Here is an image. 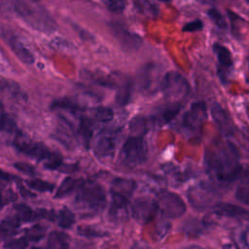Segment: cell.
<instances>
[{
	"mask_svg": "<svg viewBox=\"0 0 249 249\" xmlns=\"http://www.w3.org/2000/svg\"><path fill=\"white\" fill-rule=\"evenodd\" d=\"M211 115L219 131L224 136L232 137L234 135V124L229 113L219 103H213L211 106Z\"/></svg>",
	"mask_w": 249,
	"mask_h": 249,
	"instance_id": "13",
	"label": "cell"
},
{
	"mask_svg": "<svg viewBox=\"0 0 249 249\" xmlns=\"http://www.w3.org/2000/svg\"><path fill=\"white\" fill-rule=\"evenodd\" d=\"M208 16L215 22V24H217L219 27L226 26V20H225L224 17L218 11L211 9L210 11H208Z\"/></svg>",
	"mask_w": 249,
	"mask_h": 249,
	"instance_id": "42",
	"label": "cell"
},
{
	"mask_svg": "<svg viewBox=\"0 0 249 249\" xmlns=\"http://www.w3.org/2000/svg\"><path fill=\"white\" fill-rule=\"evenodd\" d=\"M238 178L242 181V183L244 185H249V165L246 167H242V165H241V169H240Z\"/></svg>",
	"mask_w": 249,
	"mask_h": 249,
	"instance_id": "46",
	"label": "cell"
},
{
	"mask_svg": "<svg viewBox=\"0 0 249 249\" xmlns=\"http://www.w3.org/2000/svg\"><path fill=\"white\" fill-rule=\"evenodd\" d=\"M58 249H69L68 245H63V246H60Z\"/></svg>",
	"mask_w": 249,
	"mask_h": 249,
	"instance_id": "54",
	"label": "cell"
},
{
	"mask_svg": "<svg viewBox=\"0 0 249 249\" xmlns=\"http://www.w3.org/2000/svg\"><path fill=\"white\" fill-rule=\"evenodd\" d=\"M160 87L165 97L176 101L184 98L190 90L189 84L185 77L176 71L167 72L162 77Z\"/></svg>",
	"mask_w": 249,
	"mask_h": 249,
	"instance_id": "8",
	"label": "cell"
},
{
	"mask_svg": "<svg viewBox=\"0 0 249 249\" xmlns=\"http://www.w3.org/2000/svg\"><path fill=\"white\" fill-rule=\"evenodd\" d=\"M14 167L16 169H18V171L22 172V173H25L27 175H34L36 173V170L34 168V166L30 165L29 163H26V162H16L14 163Z\"/></svg>",
	"mask_w": 249,
	"mask_h": 249,
	"instance_id": "43",
	"label": "cell"
},
{
	"mask_svg": "<svg viewBox=\"0 0 249 249\" xmlns=\"http://www.w3.org/2000/svg\"><path fill=\"white\" fill-rule=\"evenodd\" d=\"M154 73H155V66L153 64L146 65L142 69L141 75H140V84L142 88L149 89L151 87V85L153 84Z\"/></svg>",
	"mask_w": 249,
	"mask_h": 249,
	"instance_id": "32",
	"label": "cell"
},
{
	"mask_svg": "<svg viewBox=\"0 0 249 249\" xmlns=\"http://www.w3.org/2000/svg\"><path fill=\"white\" fill-rule=\"evenodd\" d=\"M20 193L23 195V196H34V194H32L31 192L27 191L25 188L23 187H20Z\"/></svg>",
	"mask_w": 249,
	"mask_h": 249,
	"instance_id": "50",
	"label": "cell"
},
{
	"mask_svg": "<svg viewBox=\"0 0 249 249\" xmlns=\"http://www.w3.org/2000/svg\"><path fill=\"white\" fill-rule=\"evenodd\" d=\"M28 244V241L22 236L19 238H14L5 243L6 249H24Z\"/></svg>",
	"mask_w": 249,
	"mask_h": 249,
	"instance_id": "40",
	"label": "cell"
},
{
	"mask_svg": "<svg viewBox=\"0 0 249 249\" xmlns=\"http://www.w3.org/2000/svg\"><path fill=\"white\" fill-rule=\"evenodd\" d=\"M46 233V228L41 225H35L25 230L23 237L29 241H39L44 237Z\"/></svg>",
	"mask_w": 249,
	"mask_h": 249,
	"instance_id": "28",
	"label": "cell"
},
{
	"mask_svg": "<svg viewBox=\"0 0 249 249\" xmlns=\"http://www.w3.org/2000/svg\"><path fill=\"white\" fill-rule=\"evenodd\" d=\"M80 133L86 148L89 147L90 140L92 138V127L90 122L87 118H82L80 122Z\"/></svg>",
	"mask_w": 249,
	"mask_h": 249,
	"instance_id": "29",
	"label": "cell"
},
{
	"mask_svg": "<svg viewBox=\"0 0 249 249\" xmlns=\"http://www.w3.org/2000/svg\"><path fill=\"white\" fill-rule=\"evenodd\" d=\"M165 174L168 176V178L171 180V182H175V183H179L182 182V174L179 171V169L177 168V166H174L172 164H169L168 166H164L163 167ZM180 184V183H179Z\"/></svg>",
	"mask_w": 249,
	"mask_h": 249,
	"instance_id": "37",
	"label": "cell"
},
{
	"mask_svg": "<svg viewBox=\"0 0 249 249\" xmlns=\"http://www.w3.org/2000/svg\"><path fill=\"white\" fill-rule=\"evenodd\" d=\"M75 204L79 209L98 214L106 205V194L96 183H84L77 193Z\"/></svg>",
	"mask_w": 249,
	"mask_h": 249,
	"instance_id": "5",
	"label": "cell"
},
{
	"mask_svg": "<svg viewBox=\"0 0 249 249\" xmlns=\"http://www.w3.org/2000/svg\"><path fill=\"white\" fill-rule=\"evenodd\" d=\"M135 186L136 184L133 180L125 179V178H116L112 182L111 194L119 195L128 198L129 196L133 193Z\"/></svg>",
	"mask_w": 249,
	"mask_h": 249,
	"instance_id": "19",
	"label": "cell"
},
{
	"mask_svg": "<svg viewBox=\"0 0 249 249\" xmlns=\"http://www.w3.org/2000/svg\"><path fill=\"white\" fill-rule=\"evenodd\" d=\"M129 249H150V246L144 241H136L130 246Z\"/></svg>",
	"mask_w": 249,
	"mask_h": 249,
	"instance_id": "47",
	"label": "cell"
},
{
	"mask_svg": "<svg viewBox=\"0 0 249 249\" xmlns=\"http://www.w3.org/2000/svg\"><path fill=\"white\" fill-rule=\"evenodd\" d=\"M32 2H39V1H42V0H31Z\"/></svg>",
	"mask_w": 249,
	"mask_h": 249,
	"instance_id": "57",
	"label": "cell"
},
{
	"mask_svg": "<svg viewBox=\"0 0 249 249\" xmlns=\"http://www.w3.org/2000/svg\"><path fill=\"white\" fill-rule=\"evenodd\" d=\"M158 1H160V2H169L171 0H158Z\"/></svg>",
	"mask_w": 249,
	"mask_h": 249,
	"instance_id": "56",
	"label": "cell"
},
{
	"mask_svg": "<svg viewBox=\"0 0 249 249\" xmlns=\"http://www.w3.org/2000/svg\"><path fill=\"white\" fill-rule=\"evenodd\" d=\"M159 212L167 219H176L181 217L186 211V204L182 197L175 193L161 191L157 200Z\"/></svg>",
	"mask_w": 249,
	"mask_h": 249,
	"instance_id": "9",
	"label": "cell"
},
{
	"mask_svg": "<svg viewBox=\"0 0 249 249\" xmlns=\"http://www.w3.org/2000/svg\"><path fill=\"white\" fill-rule=\"evenodd\" d=\"M132 82L130 80H125L120 87L116 94V103L119 106H125L131 97L132 93Z\"/></svg>",
	"mask_w": 249,
	"mask_h": 249,
	"instance_id": "21",
	"label": "cell"
},
{
	"mask_svg": "<svg viewBox=\"0 0 249 249\" xmlns=\"http://www.w3.org/2000/svg\"><path fill=\"white\" fill-rule=\"evenodd\" d=\"M75 223V214L67 207L62 208L58 213V226L62 229H70Z\"/></svg>",
	"mask_w": 249,
	"mask_h": 249,
	"instance_id": "27",
	"label": "cell"
},
{
	"mask_svg": "<svg viewBox=\"0 0 249 249\" xmlns=\"http://www.w3.org/2000/svg\"><path fill=\"white\" fill-rule=\"evenodd\" d=\"M31 249H51L49 247H32Z\"/></svg>",
	"mask_w": 249,
	"mask_h": 249,
	"instance_id": "53",
	"label": "cell"
},
{
	"mask_svg": "<svg viewBox=\"0 0 249 249\" xmlns=\"http://www.w3.org/2000/svg\"><path fill=\"white\" fill-rule=\"evenodd\" d=\"M202 222L203 221H198L196 219L189 220L185 223L183 230L189 235H193V236L199 235L206 229V224Z\"/></svg>",
	"mask_w": 249,
	"mask_h": 249,
	"instance_id": "24",
	"label": "cell"
},
{
	"mask_svg": "<svg viewBox=\"0 0 249 249\" xmlns=\"http://www.w3.org/2000/svg\"><path fill=\"white\" fill-rule=\"evenodd\" d=\"M134 6L139 13L146 17H156L158 15L157 7L148 0H133Z\"/></svg>",
	"mask_w": 249,
	"mask_h": 249,
	"instance_id": "26",
	"label": "cell"
},
{
	"mask_svg": "<svg viewBox=\"0 0 249 249\" xmlns=\"http://www.w3.org/2000/svg\"><path fill=\"white\" fill-rule=\"evenodd\" d=\"M150 123H153L152 119H148L145 117H136L131 121L130 127L135 135L143 136V134L148 130Z\"/></svg>",
	"mask_w": 249,
	"mask_h": 249,
	"instance_id": "25",
	"label": "cell"
},
{
	"mask_svg": "<svg viewBox=\"0 0 249 249\" xmlns=\"http://www.w3.org/2000/svg\"><path fill=\"white\" fill-rule=\"evenodd\" d=\"M111 28H112L113 34L119 41L122 48L127 51H132L140 47L142 43L141 38L137 34H134L129 30H127L124 25L113 22L111 24Z\"/></svg>",
	"mask_w": 249,
	"mask_h": 249,
	"instance_id": "14",
	"label": "cell"
},
{
	"mask_svg": "<svg viewBox=\"0 0 249 249\" xmlns=\"http://www.w3.org/2000/svg\"><path fill=\"white\" fill-rule=\"evenodd\" d=\"M206 120L207 108L205 103L199 101L192 104L181 121L180 127L183 135L191 142H198Z\"/></svg>",
	"mask_w": 249,
	"mask_h": 249,
	"instance_id": "4",
	"label": "cell"
},
{
	"mask_svg": "<svg viewBox=\"0 0 249 249\" xmlns=\"http://www.w3.org/2000/svg\"><path fill=\"white\" fill-rule=\"evenodd\" d=\"M238 158V151L233 144L218 140L205 149V169L214 181L230 184L238 178L241 169Z\"/></svg>",
	"mask_w": 249,
	"mask_h": 249,
	"instance_id": "1",
	"label": "cell"
},
{
	"mask_svg": "<svg viewBox=\"0 0 249 249\" xmlns=\"http://www.w3.org/2000/svg\"><path fill=\"white\" fill-rule=\"evenodd\" d=\"M212 210L217 216L227 217L234 220L249 221V210L235 204L218 202L215 206H213Z\"/></svg>",
	"mask_w": 249,
	"mask_h": 249,
	"instance_id": "16",
	"label": "cell"
},
{
	"mask_svg": "<svg viewBox=\"0 0 249 249\" xmlns=\"http://www.w3.org/2000/svg\"><path fill=\"white\" fill-rule=\"evenodd\" d=\"M213 50L220 64L219 76L221 77V79H226L228 77V72L230 68L232 66L231 53L225 46H222L220 44H215Z\"/></svg>",
	"mask_w": 249,
	"mask_h": 249,
	"instance_id": "17",
	"label": "cell"
},
{
	"mask_svg": "<svg viewBox=\"0 0 249 249\" xmlns=\"http://www.w3.org/2000/svg\"><path fill=\"white\" fill-rule=\"evenodd\" d=\"M13 178H14V177H13L11 174H9L8 172H5V171H3V170L0 169V184L5 183V182H9V181H11Z\"/></svg>",
	"mask_w": 249,
	"mask_h": 249,
	"instance_id": "48",
	"label": "cell"
},
{
	"mask_svg": "<svg viewBox=\"0 0 249 249\" xmlns=\"http://www.w3.org/2000/svg\"><path fill=\"white\" fill-rule=\"evenodd\" d=\"M19 224L20 222L16 217L2 221L0 224V237H8L15 234Z\"/></svg>",
	"mask_w": 249,
	"mask_h": 249,
	"instance_id": "23",
	"label": "cell"
},
{
	"mask_svg": "<svg viewBox=\"0 0 249 249\" xmlns=\"http://www.w3.org/2000/svg\"><path fill=\"white\" fill-rule=\"evenodd\" d=\"M0 89L11 95L12 94L20 95V89L18 88V85H14L13 82H7V81L0 82Z\"/></svg>",
	"mask_w": 249,
	"mask_h": 249,
	"instance_id": "39",
	"label": "cell"
},
{
	"mask_svg": "<svg viewBox=\"0 0 249 249\" xmlns=\"http://www.w3.org/2000/svg\"><path fill=\"white\" fill-rule=\"evenodd\" d=\"M14 16L41 32L51 33L56 28L55 21L46 10L22 0H13L11 17Z\"/></svg>",
	"mask_w": 249,
	"mask_h": 249,
	"instance_id": "2",
	"label": "cell"
},
{
	"mask_svg": "<svg viewBox=\"0 0 249 249\" xmlns=\"http://www.w3.org/2000/svg\"><path fill=\"white\" fill-rule=\"evenodd\" d=\"M83 180L81 179H75L73 177H66L62 183L60 184V186L58 187L56 193H55V197L56 198H61L64 197L68 195H70L72 192H74L75 190H79V188L83 185Z\"/></svg>",
	"mask_w": 249,
	"mask_h": 249,
	"instance_id": "20",
	"label": "cell"
},
{
	"mask_svg": "<svg viewBox=\"0 0 249 249\" xmlns=\"http://www.w3.org/2000/svg\"><path fill=\"white\" fill-rule=\"evenodd\" d=\"M92 116L99 122H110L114 118V112L108 107H96L92 110Z\"/></svg>",
	"mask_w": 249,
	"mask_h": 249,
	"instance_id": "33",
	"label": "cell"
},
{
	"mask_svg": "<svg viewBox=\"0 0 249 249\" xmlns=\"http://www.w3.org/2000/svg\"><path fill=\"white\" fill-rule=\"evenodd\" d=\"M169 229H170V225L166 221L160 223L156 228V236L158 238L163 237L168 232Z\"/></svg>",
	"mask_w": 249,
	"mask_h": 249,
	"instance_id": "44",
	"label": "cell"
},
{
	"mask_svg": "<svg viewBox=\"0 0 249 249\" xmlns=\"http://www.w3.org/2000/svg\"><path fill=\"white\" fill-rule=\"evenodd\" d=\"M184 249H206V248H203L201 246H198V245H190Z\"/></svg>",
	"mask_w": 249,
	"mask_h": 249,
	"instance_id": "51",
	"label": "cell"
},
{
	"mask_svg": "<svg viewBox=\"0 0 249 249\" xmlns=\"http://www.w3.org/2000/svg\"><path fill=\"white\" fill-rule=\"evenodd\" d=\"M235 197L243 204L249 205V185H242L236 189Z\"/></svg>",
	"mask_w": 249,
	"mask_h": 249,
	"instance_id": "38",
	"label": "cell"
},
{
	"mask_svg": "<svg viewBox=\"0 0 249 249\" xmlns=\"http://www.w3.org/2000/svg\"><path fill=\"white\" fill-rule=\"evenodd\" d=\"M0 37L3 39V41L7 43L10 49L22 62L26 64H32L34 62L33 53L10 30H7L6 28H1Z\"/></svg>",
	"mask_w": 249,
	"mask_h": 249,
	"instance_id": "12",
	"label": "cell"
},
{
	"mask_svg": "<svg viewBox=\"0 0 249 249\" xmlns=\"http://www.w3.org/2000/svg\"><path fill=\"white\" fill-rule=\"evenodd\" d=\"M3 205H4V198H3V196L0 192V209L3 207Z\"/></svg>",
	"mask_w": 249,
	"mask_h": 249,
	"instance_id": "52",
	"label": "cell"
},
{
	"mask_svg": "<svg viewBox=\"0 0 249 249\" xmlns=\"http://www.w3.org/2000/svg\"><path fill=\"white\" fill-rule=\"evenodd\" d=\"M159 213L157 200L149 197H138L130 206V214L134 220L140 224L152 222Z\"/></svg>",
	"mask_w": 249,
	"mask_h": 249,
	"instance_id": "10",
	"label": "cell"
},
{
	"mask_svg": "<svg viewBox=\"0 0 249 249\" xmlns=\"http://www.w3.org/2000/svg\"><path fill=\"white\" fill-rule=\"evenodd\" d=\"M14 209L16 212V218L19 222H30L37 219L36 211H33L28 205L24 203L16 204Z\"/></svg>",
	"mask_w": 249,
	"mask_h": 249,
	"instance_id": "22",
	"label": "cell"
},
{
	"mask_svg": "<svg viewBox=\"0 0 249 249\" xmlns=\"http://www.w3.org/2000/svg\"><path fill=\"white\" fill-rule=\"evenodd\" d=\"M223 249H239L238 246L234 243H227L224 245Z\"/></svg>",
	"mask_w": 249,
	"mask_h": 249,
	"instance_id": "49",
	"label": "cell"
},
{
	"mask_svg": "<svg viewBox=\"0 0 249 249\" xmlns=\"http://www.w3.org/2000/svg\"><path fill=\"white\" fill-rule=\"evenodd\" d=\"M51 107H52V109L66 110V111H70V112H77L78 110H80V106L76 102H74L73 100L68 99V98L55 100L52 103Z\"/></svg>",
	"mask_w": 249,
	"mask_h": 249,
	"instance_id": "31",
	"label": "cell"
},
{
	"mask_svg": "<svg viewBox=\"0 0 249 249\" xmlns=\"http://www.w3.org/2000/svg\"><path fill=\"white\" fill-rule=\"evenodd\" d=\"M148 156L147 144L142 135L128 137L120 153V160L125 166H137L146 161Z\"/></svg>",
	"mask_w": 249,
	"mask_h": 249,
	"instance_id": "6",
	"label": "cell"
},
{
	"mask_svg": "<svg viewBox=\"0 0 249 249\" xmlns=\"http://www.w3.org/2000/svg\"><path fill=\"white\" fill-rule=\"evenodd\" d=\"M14 124L13 121L9 118V116L5 113L3 107L0 105V131L10 129Z\"/></svg>",
	"mask_w": 249,
	"mask_h": 249,
	"instance_id": "41",
	"label": "cell"
},
{
	"mask_svg": "<svg viewBox=\"0 0 249 249\" xmlns=\"http://www.w3.org/2000/svg\"><path fill=\"white\" fill-rule=\"evenodd\" d=\"M248 3H249V0H248Z\"/></svg>",
	"mask_w": 249,
	"mask_h": 249,
	"instance_id": "58",
	"label": "cell"
},
{
	"mask_svg": "<svg viewBox=\"0 0 249 249\" xmlns=\"http://www.w3.org/2000/svg\"><path fill=\"white\" fill-rule=\"evenodd\" d=\"M27 186L34 190V191H38L41 193H46V192H52L54 188V185L51 182L42 180V179H31V180H27L26 181Z\"/></svg>",
	"mask_w": 249,
	"mask_h": 249,
	"instance_id": "30",
	"label": "cell"
},
{
	"mask_svg": "<svg viewBox=\"0 0 249 249\" xmlns=\"http://www.w3.org/2000/svg\"><path fill=\"white\" fill-rule=\"evenodd\" d=\"M181 110V104L178 101L171 102L161 108L156 116L152 118L153 123L159 124H164L174 119Z\"/></svg>",
	"mask_w": 249,
	"mask_h": 249,
	"instance_id": "18",
	"label": "cell"
},
{
	"mask_svg": "<svg viewBox=\"0 0 249 249\" xmlns=\"http://www.w3.org/2000/svg\"><path fill=\"white\" fill-rule=\"evenodd\" d=\"M112 200L108 211V217L112 222L120 223L124 222L128 219L129 209H128V200L126 197L111 194Z\"/></svg>",
	"mask_w": 249,
	"mask_h": 249,
	"instance_id": "15",
	"label": "cell"
},
{
	"mask_svg": "<svg viewBox=\"0 0 249 249\" xmlns=\"http://www.w3.org/2000/svg\"><path fill=\"white\" fill-rule=\"evenodd\" d=\"M13 143L18 152L36 159L43 163L45 168L59 170L63 164L61 156L58 153L50 150L43 143L33 142L23 136H17Z\"/></svg>",
	"mask_w": 249,
	"mask_h": 249,
	"instance_id": "3",
	"label": "cell"
},
{
	"mask_svg": "<svg viewBox=\"0 0 249 249\" xmlns=\"http://www.w3.org/2000/svg\"><path fill=\"white\" fill-rule=\"evenodd\" d=\"M56 138L58 141L63 143L65 146H69L72 143V136L70 133V128L66 125L59 126V128L56 131Z\"/></svg>",
	"mask_w": 249,
	"mask_h": 249,
	"instance_id": "36",
	"label": "cell"
},
{
	"mask_svg": "<svg viewBox=\"0 0 249 249\" xmlns=\"http://www.w3.org/2000/svg\"><path fill=\"white\" fill-rule=\"evenodd\" d=\"M116 149V131L103 129L101 130L93 144L94 155L99 159H109L114 156Z\"/></svg>",
	"mask_w": 249,
	"mask_h": 249,
	"instance_id": "11",
	"label": "cell"
},
{
	"mask_svg": "<svg viewBox=\"0 0 249 249\" xmlns=\"http://www.w3.org/2000/svg\"><path fill=\"white\" fill-rule=\"evenodd\" d=\"M201 2H203V3H207V2H210L211 0H200Z\"/></svg>",
	"mask_w": 249,
	"mask_h": 249,
	"instance_id": "55",
	"label": "cell"
},
{
	"mask_svg": "<svg viewBox=\"0 0 249 249\" xmlns=\"http://www.w3.org/2000/svg\"><path fill=\"white\" fill-rule=\"evenodd\" d=\"M105 7L112 13L121 14L124 11L126 0H102Z\"/></svg>",
	"mask_w": 249,
	"mask_h": 249,
	"instance_id": "35",
	"label": "cell"
},
{
	"mask_svg": "<svg viewBox=\"0 0 249 249\" xmlns=\"http://www.w3.org/2000/svg\"><path fill=\"white\" fill-rule=\"evenodd\" d=\"M77 232L79 235L85 236V237H103L107 234L106 232L101 231L100 230H97V229H94V228L89 227V226L78 227Z\"/></svg>",
	"mask_w": 249,
	"mask_h": 249,
	"instance_id": "34",
	"label": "cell"
},
{
	"mask_svg": "<svg viewBox=\"0 0 249 249\" xmlns=\"http://www.w3.org/2000/svg\"><path fill=\"white\" fill-rule=\"evenodd\" d=\"M203 27L202 22L199 19L191 21L189 23H187L184 27H183V31H188V32H192V31H196V30H200Z\"/></svg>",
	"mask_w": 249,
	"mask_h": 249,
	"instance_id": "45",
	"label": "cell"
},
{
	"mask_svg": "<svg viewBox=\"0 0 249 249\" xmlns=\"http://www.w3.org/2000/svg\"><path fill=\"white\" fill-rule=\"evenodd\" d=\"M190 204L197 210H205L215 206L218 202V192L207 183H199L193 186L187 194Z\"/></svg>",
	"mask_w": 249,
	"mask_h": 249,
	"instance_id": "7",
	"label": "cell"
}]
</instances>
